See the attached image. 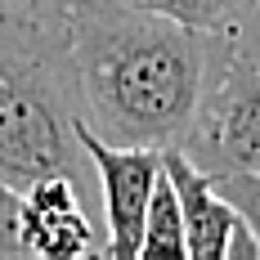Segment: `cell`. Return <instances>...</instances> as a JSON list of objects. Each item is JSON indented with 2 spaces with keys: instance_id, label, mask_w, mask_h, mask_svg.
<instances>
[{
  "instance_id": "cell-8",
  "label": "cell",
  "mask_w": 260,
  "mask_h": 260,
  "mask_svg": "<svg viewBox=\"0 0 260 260\" xmlns=\"http://www.w3.org/2000/svg\"><path fill=\"white\" fill-rule=\"evenodd\" d=\"M153 256H175L184 260V215H180V198L166 180V171L157 175L148 211H144V234H139V260Z\"/></svg>"
},
{
  "instance_id": "cell-9",
  "label": "cell",
  "mask_w": 260,
  "mask_h": 260,
  "mask_svg": "<svg viewBox=\"0 0 260 260\" xmlns=\"http://www.w3.org/2000/svg\"><path fill=\"white\" fill-rule=\"evenodd\" d=\"M211 180H215V188L238 207V215L247 220V229H251L256 242H260V175H211Z\"/></svg>"
},
{
  "instance_id": "cell-2",
  "label": "cell",
  "mask_w": 260,
  "mask_h": 260,
  "mask_svg": "<svg viewBox=\"0 0 260 260\" xmlns=\"http://www.w3.org/2000/svg\"><path fill=\"white\" fill-rule=\"evenodd\" d=\"M50 175L99 193L77 135L68 23L0 18V184L23 193Z\"/></svg>"
},
{
  "instance_id": "cell-10",
  "label": "cell",
  "mask_w": 260,
  "mask_h": 260,
  "mask_svg": "<svg viewBox=\"0 0 260 260\" xmlns=\"http://www.w3.org/2000/svg\"><path fill=\"white\" fill-rule=\"evenodd\" d=\"M81 0H0V18H18V23H45V27H63L68 14Z\"/></svg>"
},
{
  "instance_id": "cell-1",
  "label": "cell",
  "mask_w": 260,
  "mask_h": 260,
  "mask_svg": "<svg viewBox=\"0 0 260 260\" xmlns=\"http://www.w3.org/2000/svg\"><path fill=\"white\" fill-rule=\"evenodd\" d=\"M229 41L117 0H81L68 14L77 121L104 144L175 148Z\"/></svg>"
},
{
  "instance_id": "cell-11",
  "label": "cell",
  "mask_w": 260,
  "mask_h": 260,
  "mask_svg": "<svg viewBox=\"0 0 260 260\" xmlns=\"http://www.w3.org/2000/svg\"><path fill=\"white\" fill-rule=\"evenodd\" d=\"M23 256V193L0 184V260Z\"/></svg>"
},
{
  "instance_id": "cell-4",
  "label": "cell",
  "mask_w": 260,
  "mask_h": 260,
  "mask_svg": "<svg viewBox=\"0 0 260 260\" xmlns=\"http://www.w3.org/2000/svg\"><path fill=\"white\" fill-rule=\"evenodd\" d=\"M81 148L90 157L94 188H99V215H104V260H139L144 211L161 175V148H126L104 144L99 135L77 121Z\"/></svg>"
},
{
  "instance_id": "cell-3",
  "label": "cell",
  "mask_w": 260,
  "mask_h": 260,
  "mask_svg": "<svg viewBox=\"0 0 260 260\" xmlns=\"http://www.w3.org/2000/svg\"><path fill=\"white\" fill-rule=\"evenodd\" d=\"M175 148L207 175H260V63L234 41L220 50Z\"/></svg>"
},
{
  "instance_id": "cell-12",
  "label": "cell",
  "mask_w": 260,
  "mask_h": 260,
  "mask_svg": "<svg viewBox=\"0 0 260 260\" xmlns=\"http://www.w3.org/2000/svg\"><path fill=\"white\" fill-rule=\"evenodd\" d=\"M234 45L247 54V58L260 63V0H251V9H247V18H242V27H238Z\"/></svg>"
},
{
  "instance_id": "cell-7",
  "label": "cell",
  "mask_w": 260,
  "mask_h": 260,
  "mask_svg": "<svg viewBox=\"0 0 260 260\" xmlns=\"http://www.w3.org/2000/svg\"><path fill=\"white\" fill-rule=\"evenodd\" d=\"M117 5L184 23L193 31H211V36H238V27L251 9V0H117Z\"/></svg>"
},
{
  "instance_id": "cell-5",
  "label": "cell",
  "mask_w": 260,
  "mask_h": 260,
  "mask_svg": "<svg viewBox=\"0 0 260 260\" xmlns=\"http://www.w3.org/2000/svg\"><path fill=\"white\" fill-rule=\"evenodd\" d=\"M161 171L180 198L184 260H260L256 234L207 171H198L180 148H161Z\"/></svg>"
},
{
  "instance_id": "cell-6",
  "label": "cell",
  "mask_w": 260,
  "mask_h": 260,
  "mask_svg": "<svg viewBox=\"0 0 260 260\" xmlns=\"http://www.w3.org/2000/svg\"><path fill=\"white\" fill-rule=\"evenodd\" d=\"M23 256L41 260H81L104 256V215L99 193L50 175L23 188Z\"/></svg>"
}]
</instances>
